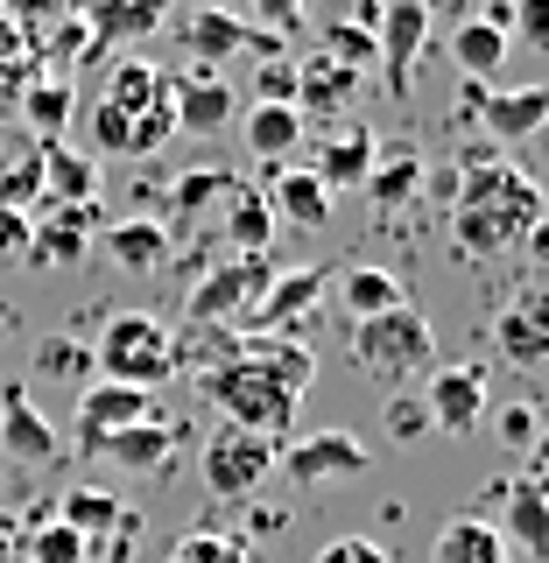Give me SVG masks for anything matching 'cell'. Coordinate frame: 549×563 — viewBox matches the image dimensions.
<instances>
[{
    "label": "cell",
    "instance_id": "obj_25",
    "mask_svg": "<svg viewBox=\"0 0 549 563\" xmlns=\"http://www.w3.org/2000/svg\"><path fill=\"white\" fill-rule=\"evenodd\" d=\"M240 134H246V155L254 163H289L296 148H304V113L296 106H246V120H240Z\"/></svg>",
    "mask_w": 549,
    "mask_h": 563
},
{
    "label": "cell",
    "instance_id": "obj_5",
    "mask_svg": "<svg viewBox=\"0 0 549 563\" xmlns=\"http://www.w3.org/2000/svg\"><path fill=\"white\" fill-rule=\"evenodd\" d=\"M275 457L282 444H268V437H254V430H240V422H219V430L205 437V451H198V472H205V493L211 500H254L261 479L275 472Z\"/></svg>",
    "mask_w": 549,
    "mask_h": 563
},
{
    "label": "cell",
    "instance_id": "obj_33",
    "mask_svg": "<svg viewBox=\"0 0 549 563\" xmlns=\"http://www.w3.org/2000/svg\"><path fill=\"white\" fill-rule=\"evenodd\" d=\"M22 106H29L35 134L57 141V134H64V120H70V85H64V78H43V85H29V92H22Z\"/></svg>",
    "mask_w": 549,
    "mask_h": 563
},
{
    "label": "cell",
    "instance_id": "obj_35",
    "mask_svg": "<svg viewBox=\"0 0 549 563\" xmlns=\"http://www.w3.org/2000/svg\"><path fill=\"white\" fill-rule=\"evenodd\" d=\"M92 141H99V155H134V113L92 99Z\"/></svg>",
    "mask_w": 549,
    "mask_h": 563
},
{
    "label": "cell",
    "instance_id": "obj_32",
    "mask_svg": "<svg viewBox=\"0 0 549 563\" xmlns=\"http://www.w3.org/2000/svg\"><path fill=\"white\" fill-rule=\"evenodd\" d=\"M14 563H92V542H85L70 521H43L35 536H22V556Z\"/></svg>",
    "mask_w": 549,
    "mask_h": 563
},
{
    "label": "cell",
    "instance_id": "obj_31",
    "mask_svg": "<svg viewBox=\"0 0 549 563\" xmlns=\"http://www.w3.org/2000/svg\"><path fill=\"white\" fill-rule=\"evenodd\" d=\"M451 57H458L465 78H493V70L507 64V29L501 22H465L451 35Z\"/></svg>",
    "mask_w": 549,
    "mask_h": 563
},
{
    "label": "cell",
    "instance_id": "obj_46",
    "mask_svg": "<svg viewBox=\"0 0 549 563\" xmlns=\"http://www.w3.org/2000/svg\"><path fill=\"white\" fill-rule=\"evenodd\" d=\"M528 479H549V430H536V444H528Z\"/></svg>",
    "mask_w": 549,
    "mask_h": 563
},
{
    "label": "cell",
    "instance_id": "obj_15",
    "mask_svg": "<svg viewBox=\"0 0 549 563\" xmlns=\"http://www.w3.org/2000/svg\"><path fill=\"white\" fill-rule=\"evenodd\" d=\"M169 106H176V134H219V128H233L240 92L219 78V70L190 64L184 78H169Z\"/></svg>",
    "mask_w": 549,
    "mask_h": 563
},
{
    "label": "cell",
    "instance_id": "obj_48",
    "mask_svg": "<svg viewBox=\"0 0 549 563\" xmlns=\"http://www.w3.org/2000/svg\"><path fill=\"white\" fill-rule=\"evenodd\" d=\"M22 14H50V8H64V0H14Z\"/></svg>",
    "mask_w": 549,
    "mask_h": 563
},
{
    "label": "cell",
    "instance_id": "obj_3",
    "mask_svg": "<svg viewBox=\"0 0 549 563\" xmlns=\"http://www.w3.org/2000/svg\"><path fill=\"white\" fill-rule=\"evenodd\" d=\"M198 380H205L211 409H219L226 422H240V430L268 437V444H282V437L296 430V409H304V395H296L289 380H275L268 366L226 360V366H211V374H198Z\"/></svg>",
    "mask_w": 549,
    "mask_h": 563
},
{
    "label": "cell",
    "instance_id": "obj_28",
    "mask_svg": "<svg viewBox=\"0 0 549 563\" xmlns=\"http://www.w3.org/2000/svg\"><path fill=\"white\" fill-rule=\"evenodd\" d=\"M430 563H507V542L493 536V521H480V515H458V521L437 528Z\"/></svg>",
    "mask_w": 549,
    "mask_h": 563
},
{
    "label": "cell",
    "instance_id": "obj_41",
    "mask_svg": "<svg viewBox=\"0 0 549 563\" xmlns=\"http://www.w3.org/2000/svg\"><path fill=\"white\" fill-rule=\"evenodd\" d=\"M493 430H501L507 451H528V444H536V409H528V401H515V409L493 416Z\"/></svg>",
    "mask_w": 549,
    "mask_h": 563
},
{
    "label": "cell",
    "instance_id": "obj_51",
    "mask_svg": "<svg viewBox=\"0 0 549 563\" xmlns=\"http://www.w3.org/2000/svg\"><path fill=\"white\" fill-rule=\"evenodd\" d=\"M542 500H549V479H542Z\"/></svg>",
    "mask_w": 549,
    "mask_h": 563
},
{
    "label": "cell",
    "instance_id": "obj_22",
    "mask_svg": "<svg viewBox=\"0 0 549 563\" xmlns=\"http://www.w3.org/2000/svg\"><path fill=\"white\" fill-rule=\"evenodd\" d=\"M331 289H339V303H345L352 324H366V317H381V310L409 303L402 275H395V268H374V261H360V268H339V275H331Z\"/></svg>",
    "mask_w": 549,
    "mask_h": 563
},
{
    "label": "cell",
    "instance_id": "obj_26",
    "mask_svg": "<svg viewBox=\"0 0 549 563\" xmlns=\"http://www.w3.org/2000/svg\"><path fill=\"white\" fill-rule=\"evenodd\" d=\"M240 360H254V366H268L275 380H289L296 395H310V380H317V352L304 339H268V331H240Z\"/></svg>",
    "mask_w": 549,
    "mask_h": 563
},
{
    "label": "cell",
    "instance_id": "obj_10",
    "mask_svg": "<svg viewBox=\"0 0 549 563\" xmlns=\"http://www.w3.org/2000/svg\"><path fill=\"white\" fill-rule=\"evenodd\" d=\"M493 339H501L507 366H549V289L542 282H521L515 296L493 317Z\"/></svg>",
    "mask_w": 549,
    "mask_h": 563
},
{
    "label": "cell",
    "instance_id": "obj_30",
    "mask_svg": "<svg viewBox=\"0 0 549 563\" xmlns=\"http://www.w3.org/2000/svg\"><path fill=\"white\" fill-rule=\"evenodd\" d=\"M106 106H128V113H141V106H155V99H169V78L155 70L149 57H120L113 70H106Z\"/></svg>",
    "mask_w": 549,
    "mask_h": 563
},
{
    "label": "cell",
    "instance_id": "obj_14",
    "mask_svg": "<svg viewBox=\"0 0 549 563\" xmlns=\"http://www.w3.org/2000/svg\"><path fill=\"white\" fill-rule=\"evenodd\" d=\"M149 416H155V395H141V387H120V380L78 387V437H85V451H92V457H99L106 437L134 430V422H149Z\"/></svg>",
    "mask_w": 549,
    "mask_h": 563
},
{
    "label": "cell",
    "instance_id": "obj_19",
    "mask_svg": "<svg viewBox=\"0 0 549 563\" xmlns=\"http://www.w3.org/2000/svg\"><path fill=\"white\" fill-rule=\"evenodd\" d=\"M374 155H381V141L366 134V128H339V134H325L310 148V176L339 198V190H360L366 184V169H374Z\"/></svg>",
    "mask_w": 549,
    "mask_h": 563
},
{
    "label": "cell",
    "instance_id": "obj_4",
    "mask_svg": "<svg viewBox=\"0 0 549 563\" xmlns=\"http://www.w3.org/2000/svg\"><path fill=\"white\" fill-rule=\"evenodd\" d=\"M352 366H360L366 380H381V387H409L422 366H430V352H437V331H430V317H422L416 303H395V310H381V317H366V324H352Z\"/></svg>",
    "mask_w": 549,
    "mask_h": 563
},
{
    "label": "cell",
    "instance_id": "obj_50",
    "mask_svg": "<svg viewBox=\"0 0 549 563\" xmlns=\"http://www.w3.org/2000/svg\"><path fill=\"white\" fill-rule=\"evenodd\" d=\"M205 8H226V0H205Z\"/></svg>",
    "mask_w": 549,
    "mask_h": 563
},
{
    "label": "cell",
    "instance_id": "obj_43",
    "mask_svg": "<svg viewBox=\"0 0 549 563\" xmlns=\"http://www.w3.org/2000/svg\"><path fill=\"white\" fill-rule=\"evenodd\" d=\"M0 261H29V211L0 205Z\"/></svg>",
    "mask_w": 549,
    "mask_h": 563
},
{
    "label": "cell",
    "instance_id": "obj_21",
    "mask_svg": "<svg viewBox=\"0 0 549 563\" xmlns=\"http://www.w3.org/2000/svg\"><path fill=\"white\" fill-rule=\"evenodd\" d=\"M43 198L50 205H99V155L43 141Z\"/></svg>",
    "mask_w": 549,
    "mask_h": 563
},
{
    "label": "cell",
    "instance_id": "obj_24",
    "mask_svg": "<svg viewBox=\"0 0 549 563\" xmlns=\"http://www.w3.org/2000/svg\"><path fill=\"white\" fill-rule=\"evenodd\" d=\"M85 8H92V43L99 49H128V43L163 29L169 0H85Z\"/></svg>",
    "mask_w": 549,
    "mask_h": 563
},
{
    "label": "cell",
    "instance_id": "obj_16",
    "mask_svg": "<svg viewBox=\"0 0 549 563\" xmlns=\"http://www.w3.org/2000/svg\"><path fill=\"white\" fill-rule=\"evenodd\" d=\"M486 507H501V528H493L501 542H515V550H528V556H549V500H542L536 479L486 486Z\"/></svg>",
    "mask_w": 549,
    "mask_h": 563
},
{
    "label": "cell",
    "instance_id": "obj_37",
    "mask_svg": "<svg viewBox=\"0 0 549 563\" xmlns=\"http://www.w3.org/2000/svg\"><path fill=\"white\" fill-rule=\"evenodd\" d=\"M169 134H176V106L169 99H155V106H141V113H134V155H155Z\"/></svg>",
    "mask_w": 549,
    "mask_h": 563
},
{
    "label": "cell",
    "instance_id": "obj_8",
    "mask_svg": "<svg viewBox=\"0 0 549 563\" xmlns=\"http://www.w3.org/2000/svg\"><path fill=\"white\" fill-rule=\"evenodd\" d=\"M486 395H493L486 366H437V374L422 380V409H430V430H444V437H472V430L486 422Z\"/></svg>",
    "mask_w": 549,
    "mask_h": 563
},
{
    "label": "cell",
    "instance_id": "obj_42",
    "mask_svg": "<svg viewBox=\"0 0 549 563\" xmlns=\"http://www.w3.org/2000/svg\"><path fill=\"white\" fill-rule=\"evenodd\" d=\"M310 8L317 0H254V14H261V29H296V22H310Z\"/></svg>",
    "mask_w": 549,
    "mask_h": 563
},
{
    "label": "cell",
    "instance_id": "obj_1",
    "mask_svg": "<svg viewBox=\"0 0 549 563\" xmlns=\"http://www.w3.org/2000/svg\"><path fill=\"white\" fill-rule=\"evenodd\" d=\"M542 211H549V198L528 169H515L507 155H472L465 176H458V190H451L458 254H472V261L515 254V246H528L542 233Z\"/></svg>",
    "mask_w": 549,
    "mask_h": 563
},
{
    "label": "cell",
    "instance_id": "obj_40",
    "mask_svg": "<svg viewBox=\"0 0 549 563\" xmlns=\"http://www.w3.org/2000/svg\"><path fill=\"white\" fill-rule=\"evenodd\" d=\"M310 563H395V556H387L374 536H339V542H325Z\"/></svg>",
    "mask_w": 549,
    "mask_h": 563
},
{
    "label": "cell",
    "instance_id": "obj_29",
    "mask_svg": "<svg viewBox=\"0 0 549 563\" xmlns=\"http://www.w3.org/2000/svg\"><path fill=\"white\" fill-rule=\"evenodd\" d=\"M360 190H366L374 205H387V211H395V205H409L416 190H422V155H416V148H381Z\"/></svg>",
    "mask_w": 549,
    "mask_h": 563
},
{
    "label": "cell",
    "instance_id": "obj_39",
    "mask_svg": "<svg viewBox=\"0 0 549 563\" xmlns=\"http://www.w3.org/2000/svg\"><path fill=\"white\" fill-rule=\"evenodd\" d=\"M254 99L261 106H296V57H268V64H261Z\"/></svg>",
    "mask_w": 549,
    "mask_h": 563
},
{
    "label": "cell",
    "instance_id": "obj_20",
    "mask_svg": "<svg viewBox=\"0 0 549 563\" xmlns=\"http://www.w3.org/2000/svg\"><path fill=\"white\" fill-rule=\"evenodd\" d=\"M99 246H106V261H120L128 275H155L169 261V225L163 219H113L99 233Z\"/></svg>",
    "mask_w": 549,
    "mask_h": 563
},
{
    "label": "cell",
    "instance_id": "obj_11",
    "mask_svg": "<svg viewBox=\"0 0 549 563\" xmlns=\"http://www.w3.org/2000/svg\"><path fill=\"white\" fill-rule=\"evenodd\" d=\"M366 451L352 430H317V437H289V451L275 457L289 479H304V486H325V479H360L366 472Z\"/></svg>",
    "mask_w": 549,
    "mask_h": 563
},
{
    "label": "cell",
    "instance_id": "obj_36",
    "mask_svg": "<svg viewBox=\"0 0 549 563\" xmlns=\"http://www.w3.org/2000/svg\"><path fill=\"white\" fill-rule=\"evenodd\" d=\"M381 430L395 437V444H416V437L430 430V409H422V395H387V409H381Z\"/></svg>",
    "mask_w": 549,
    "mask_h": 563
},
{
    "label": "cell",
    "instance_id": "obj_12",
    "mask_svg": "<svg viewBox=\"0 0 549 563\" xmlns=\"http://www.w3.org/2000/svg\"><path fill=\"white\" fill-rule=\"evenodd\" d=\"M325 282L331 268H275L268 296L254 303V317H246V331H268V339H289L304 317H317V303H325Z\"/></svg>",
    "mask_w": 549,
    "mask_h": 563
},
{
    "label": "cell",
    "instance_id": "obj_7",
    "mask_svg": "<svg viewBox=\"0 0 549 563\" xmlns=\"http://www.w3.org/2000/svg\"><path fill=\"white\" fill-rule=\"evenodd\" d=\"M184 43H190V57H198V70H219L226 57H289L275 29L246 22L233 8H198L184 22Z\"/></svg>",
    "mask_w": 549,
    "mask_h": 563
},
{
    "label": "cell",
    "instance_id": "obj_44",
    "mask_svg": "<svg viewBox=\"0 0 549 563\" xmlns=\"http://www.w3.org/2000/svg\"><path fill=\"white\" fill-rule=\"evenodd\" d=\"M246 550L240 542H211V536H198V542H184V550H176V563H240Z\"/></svg>",
    "mask_w": 549,
    "mask_h": 563
},
{
    "label": "cell",
    "instance_id": "obj_18",
    "mask_svg": "<svg viewBox=\"0 0 549 563\" xmlns=\"http://www.w3.org/2000/svg\"><path fill=\"white\" fill-rule=\"evenodd\" d=\"M0 457H14V465H50L57 457V430L29 401V387H0Z\"/></svg>",
    "mask_w": 549,
    "mask_h": 563
},
{
    "label": "cell",
    "instance_id": "obj_38",
    "mask_svg": "<svg viewBox=\"0 0 549 563\" xmlns=\"http://www.w3.org/2000/svg\"><path fill=\"white\" fill-rule=\"evenodd\" d=\"M29 198H43V148H35L29 163H14L8 176H0V205H8V211H22Z\"/></svg>",
    "mask_w": 549,
    "mask_h": 563
},
{
    "label": "cell",
    "instance_id": "obj_47",
    "mask_svg": "<svg viewBox=\"0 0 549 563\" xmlns=\"http://www.w3.org/2000/svg\"><path fill=\"white\" fill-rule=\"evenodd\" d=\"M254 528H261V536H275V528H289V507H261V515H254Z\"/></svg>",
    "mask_w": 549,
    "mask_h": 563
},
{
    "label": "cell",
    "instance_id": "obj_6",
    "mask_svg": "<svg viewBox=\"0 0 549 563\" xmlns=\"http://www.w3.org/2000/svg\"><path fill=\"white\" fill-rule=\"evenodd\" d=\"M268 254H226L219 268H205V282H190V324H246L254 317V303L268 296Z\"/></svg>",
    "mask_w": 549,
    "mask_h": 563
},
{
    "label": "cell",
    "instance_id": "obj_2",
    "mask_svg": "<svg viewBox=\"0 0 549 563\" xmlns=\"http://www.w3.org/2000/svg\"><path fill=\"white\" fill-rule=\"evenodd\" d=\"M92 366H99V380L141 387V395H155L163 380L184 374V366H176V331L163 324V317H149V310L106 317V331L92 339Z\"/></svg>",
    "mask_w": 549,
    "mask_h": 563
},
{
    "label": "cell",
    "instance_id": "obj_49",
    "mask_svg": "<svg viewBox=\"0 0 549 563\" xmlns=\"http://www.w3.org/2000/svg\"><path fill=\"white\" fill-rule=\"evenodd\" d=\"M0 550H14V528L8 521H0Z\"/></svg>",
    "mask_w": 549,
    "mask_h": 563
},
{
    "label": "cell",
    "instance_id": "obj_45",
    "mask_svg": "<svg viewBox=\"0 0 549 563\" xmlns=\"http://www.w3.org/2000/svg\"><path fill=\"white\" fill-rule=\"evenodd\" d=\"M515 22L536 49H549V0H515Z\"/></svg>",
    "mask_w": 549,
    "mask_h": 563
},
{
    "label": "cell",
    "instance_id": "obj_34",
    "mask_svg": "<svg viewBox=\"0 0 549 563\" xmlns=\"http://www.w3.org/2000/svg\"><path fill=\"white\" fill-rule=\"evenodd\" d=\"M35 374L78 380V387H85V374H92V345H85V339H50L43 352H35Z\"/></svg>",
    "mask_w": 549,
    "mask_h": 563
},
{
    "label": "cell",
    "instance_id": "obj_23",
    "mask_svg": "<svg viewBox=\"0 0 549 563\" xmlns=\"http://www.w3.org/2000/svg\"><path fill=\"white\" fill-rule=\"evenodd\" d=\"M480 120L493 141H528L549 128V85H521V92H486L480 99Z\"/></svg>",
    "mask_w": 549,
    "mask_h": 563
},
{
    "label": "cell",
    "instance_id": "obj_9",
    "mask_svg": "<svg viewBox=\"0 0 549 563\" xmlns=\"http://www.w3.org/2000/svg\"><path fill=\"white\" fill-rule=\"evenodd\" d=\"M430 43V0H381L374 14V57L387 64V92H409V70Z\"/></svg>",
    "mask_w": 549,
    "mask_h": 563
},
{
    "label": "cell",
    "instance_id": "obj_27",
    "mask_svg": "<svg viewBox=\"0 0 549 563\" xmlns=\"http://www.w3.org/2000/svg\"><path fill=\"white\" fill-rule=\"evenodd\" d=\"M169 451H176V430L163 416H149V422H134V430H120V437L99 444V457H113V465H128V472H169Z\"/></svg>",
    "mask_w": 549,
    "mask_h": 563
},
{
    "label": "cell",
    "instance_id": "obj_13",
    "mask_svg": "<svg viewBox=\"0 0 549 563\" xmlns=\"http://www.w3.org/2000/svg\"><path fill=\"white\" fill-rule=\"evenodd\" d=\"M92 225H99V205H50L29 225V268H78L92 254Z\"/></svg>",
    "mask_w": 549,
    "mask_h": 563
},
{
    "label": "cell",
    "instance_id": "obj_17",
    "mask_svg": "<svg viewBox=\"0 0 549 563\" xmlns=\"http://www.w3.org/2000/svg\"><path fill=\"white\" fill-rule=\"evenodd\" d=\"M261 198H268L275 233H317V225H331V205H339L310 169H275Z\"/></svg>",
    "mask_w": 549,
    "mask_h": 563
}]
</instances>
